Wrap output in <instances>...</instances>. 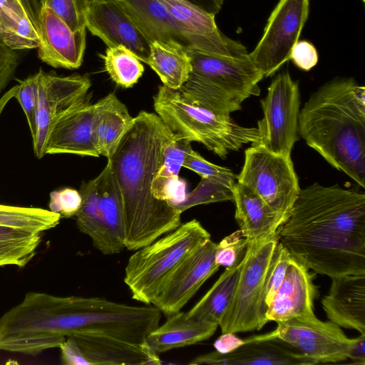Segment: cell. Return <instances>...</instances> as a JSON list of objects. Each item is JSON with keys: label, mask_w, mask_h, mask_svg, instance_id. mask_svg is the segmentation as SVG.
Wrapping results in <instances>:
<instances>
[{"label": "cell", "mask_w": 365, "mask_h": 365, "mask_svg": "<svg viewBox=\"0 0 365 365\" xmlns=\"http://www.w3.org/2000/svg\"><path fill=\"white\" fill-rule=\"evenodd\" d=\"M290 59L299 68L308 71L318 63L319 56L315 46L307 41H298L294 46Z\"/></svg>", "instance_id": "cell-42"}, {"label": "cell", "mask_w": 365, "mask_h": 365, "mask_svg": "<svg viewBox=\"0 0 365 365\" xmlns=\"http://www.w3.org/2000/svg\"><path fill=\"white\" fill-rule=\"evenodd\" d=\"M0 43L14 51L38 48V32L26 11L0 4Z\"/></svg>", "instance_id": "cell-31"}, {"label": "cell", "mask_w": 365, "mask_h": 365, "mask_svg": "<svg viewBox=\"0 0 365 365\" xmlns=\"http://www.w3.org/2000/svg\"><path fill=\"white\" fill-rule=\"evenodd\" d=\"M160 1L168 8L189 48L228 56L248 53L240 42L221 33L215 23V15L185 0Z\"/></svg>", "instance_id": "cell-14"}, {"label": "cell", "mask_w": 365, "mask_h": 365, "mask_svg": "<svg viewBox=\"0 0 365 365\" xmlns=\"http://www.w3.org/2000/svg\"><path fill=\"white\" fill-rule=\"evenodd\" d=\"M29 17L36 29L37 16L41 8L38 0H21Z\"/></svg>", "instance_id": "cell-48"}, {"label": "cell", "mask_w": 365, "mask_h": 365, "mask_svg": "<svg viewBox=\"0 0 365 365\" xmlns=\"http://www.w3.org/2000/svg\"><path fill=\"white\" fill-rule=\"evenodd\" d=\"M59 213L38 207L0 204V225L41 233L59 224Z\"/></svg>", "instance_id": "cell-32"}, {"label": "cell", "mask_w": 365, "mask_h": 365, "mask_svg": "<svg viewBox=\"0 0 365 365\" xmlns=\"http://www.w3.org/2000/svg\"><path fill=\"white\" fill-rule=\"evenodd\" d=\"M191 365H314L307 357L277 338H266L264 334L252 336L231 353L216 351L194 358Z\"/></svg>", "instance_id": "cell-17"}, {"label": "cell", "mask_w": 365, "mask_h": 365, "mask_svg": "<svg viewBox=\"0 0 365 365\" xmlns=\"http://www.w3.org/2000/svg\"><path fill=\"white\" fill-rule=\"evenodd\" d=\"M133 118L113 93L93 104V128L100 155L108 158L114 153Z\"/></svg>", "instance_id": "cell-25"}, {"label": "cell", "mask_w": 365, "mask_h": 365, "mask_svg": "<svg viewBox=\"0 0 365 365\" xmlns=\"http://www.w3.org/2000/svg\"><path fill=\"white\" fill-rule=\"evenodd\" d=\"M277 324L274 330L264 336L282 340L317 364L341 362L348 358L351 339L329 320L321 321L314 314Z\"/></svg>", "instance_id": "cell-11"}, {"label": "cell", "mask_w": 365, "mask_h": 365, "mask_svg": "<svg viewBox=\"0 0 365 365\" xmlns=\"http://www.w3.org/2000/svg\"><path fill=\"white\" fill-rule=\"evenodd\" d=\"M118 1L150 42L159 41L189 48L168 8L160 0Z\"/></svg>", "instance_id": "cell-24"}, {"label": "cell", "mask_w": 365, "mask_h": 365, "mask_svg": "<svg viewBox=\"0 0 365 365\" xmlns=\"http://www.w3.org/2000/svg\"><path fill=\"white\" fill-rule=\"evenodd\" d=\"M191 143L188 139L173 133L165 143L163 163L152 184L153 196L172 206L184 201L187 195L179 173L186 154L192 149Z\"/></svg>", "instance_id": "cell-26"}, {"label": "cell", "mask_w": 365, "mask_h": 365, "mask_svg": "<svg viewBox=\"0 0 365 365\" xmlns=\"http://www.w3.org/2000/svg\"><path fill=\"white\" fill-rule=\"evenodd\" d=\"M16 90L17 85L14 86V87L8 90L4 94H3L0 97V115H1L3 110H4L10 100L14 98Z\"/></svg>", "instance_id": "cell-49"}, {"label": "cell", "mask_w": 365, "mask_h": 365, "mask_svg": "<svg viewBox=\"0 0 365 365\" xmlns=\"http://www.w3.org/2000/svg\"><path fill=\"white\" fill-rule=\"evenodd\" d=\"M14 98L21 105L30 129L32 139L36 135V109L38 103V74L37 73L19 81Z\"/></svg>", "instance_id": "cell-37"}, {"label": "cell", "mask_w": 365, "mask_h": 365, "mask_svg": "<svg viewBox=\"0 0 365 365\" xmlns=\"http://www.w3.org/2000/svg\"><path fill=\"white\" fill-rule=\"evenodd\" d=\"M88 98L62 115L47 138L46 154L100 156L93 128V105Z\"/></svg>", "instance_id": "cell-19"}, {"label": "cell", "mask_w": 365, "mask_h": 365, "mask_svg": "<svg viewBox=\"0 0 365 365\" xmlns=\"http://www.w3.org/2000/svg\"><path fill=\"white\" fill-rule=\"evenodd\" d=\"M182 168L194 171L201 178L217 181L230 188L237 182V175L230 169L210 163L192 148L186 154Z\"/></svg>", "instance_id": "cell-35"}, {"label": "cell", "mask_w": 365, "mask_h": 365, "mask_svg": "<svg viewBox=\"0 0 365 365\" xmlns=\"http://www.w3.org/2000/svg\"><path fill=\"white\" fill-rule=\"evenodd\" d=\"M153 106L173 134L200 143L223 159L230 152L256 144L259 139L257 128L240 125L230 115L216 114L192 103L179 90L163 85L153 97Z\"/></svg>", "instance_id": "cell-5"}, {"label": "cell", "mask_w": 365, "mask_h": 365, "mask_svg": "<svg viewBox=\"0 0 365 365\" xmlns=\"http://www.w3.org/2000/svg\"><path fill=\"white\" fill-rule=\"evenodd\" d=\"M309 0H279L270 14L264 33L249 56L264 78L273 76L290 60L307 21Z\"/></svg>", "instance_id": "cell-10"}, {"label": "cell", "mask_w": 365, "mask_h": 365, "mask_svg": "<svg viewBox=\"0 0 365 365\" xmlns=\"http://www.w3.org/2000/svg\"><path fill=\"white\" fill-rule=\"evenodd\" d=\"M347 359L354 364L365 365V334L351 339Z\"/></svg>", "instance_id": "cell-46"}, {"label": "cell", "mask_w": 365, "mask_h": 365, "mask_svg": "<svg viewBox=\"0 0 365 365\" xmlns=\"http://www.w3.org/2000/svg\"><path fill=\"white\" fill-rule=\"evenodd\" d=\"M217 243L208 240L185 257L173 270L153 300L166 316L180 312L202 285L219 269L215 255Z\"/></svg>", "instance_id": "cell-13"}, {"label": "cell", "mask_w": 365, "mask_h": 365, "mask_svg": "<svg viewBox=\"0 0 365 365\" xmlns=\"http://www.w3.org/2000/svg\"><path fill=\"white\" fill-rule=\"evenodd\" d=\"M263 118L257 123L260 145L268 150L291 156L298 140L299 89L289 71L277 74L260 101ZM253 145V144H252Z\"/></svg>", "instance_id": "cell-9"}, {"label": "cell", "mask_w": 365, "mask_h": 365, "mask_svg": "<svg viewBox=\"0 0 365 365\" xmlns=\"http://www.w3.org/2000/svg\"><path fill=\"white\" fill-rule=\"evenodd\" d=\"M278 242L277 235L247 241L235 294L219 324L222 333L258 331L268 322L267 277Z\"/></svg>", "instance_id": "cell-7"}, {"label": "cell", "mask_w": 365, "mask_h": 365, "mask_svg": "<svg viewBox=\"0 0 365 365\" xmlns=\"http://www.w3.org/2000/svg\"><path fill=\"white\" fill-rule=\"evenodd\" d=\"M82 202L80 192L66 187L50 194L49 208L62 217L76 216Z\"/></svg>", "instance_id": "cell-40"}, {"label": "cell", "mask_w": 365, "mask_h": 365, "mask_svg": "<svg viewBox=\"0 0 365 365\" xmlns=\"http://www.w3.org/2000/svg\"><path fill=\"white\" fill-rule=\"evenodd\" d=\"M81 206L76 215L78 229L88 235L93 245L103 255H113L110 243L99 207L98 180L84 182L80 190Z\"/></svg>", "instance_id": "cell-30"}, {"label": "cell", "mask_w": 365, "mask_h": 365, "mask_svg": "<svg viewBox=\"0 0 365 365\" xmlns=\"http://www.w3.org/2000/svg\"><path fill=\"white\" fill-rule=\"evenodd\" d=\"M102 58L110 78L124 88H131L143 73L144 66L140 59L124 46L108 47Z\"/></svg>", "instance_id": "cell-33"}, {"label": "cell", "mask_w": 365, "mask_h": 365, "mask_svg": "<svg viewBox=\"0 0 365 365\" xmlns=\"http://www.w3.org/2000/svg\"><path fill=\"white\" fill-rule=\"evenodd\" d=\"M36 30L39 38L38 56L54 68L76 69L83 62L86 29L73 31L46 6H41Z\"/></svg>", "instance_id": "cell-15"}, {"label": "cell", "mask_w": 365, "mask_h": 365, "mask_svg": "<svg viewBox=\"0 0 365 365\" xmlns=\"http://www.w3.org/2000/svg\"><path fill=\"white\" fill-rule=\"evenodd\" d=\"M292 258V256L289 251L279 242L267 272L265 290V304L267 309L274 294L284 280Z\"/></svg>", "instance_id": "cell-38"}, {"label": "cell", "mask_w": 365, "mask_h": 365, "mask_svg": "<svg viewBox=\"0 0 365 365\" xmlns=\"http://www.w3.org/2000/svg\"><path fill=\"white\" fill-rule=\"evenodd\" d=\"M172 135L157 114L141 111L107 158L120 193L128 250L145 247L181 225L182 213L152 193Z\"/></svg>", "instance_id": "cell-2"}, {"label": "cell", "mask_w": 365, "mask_h": 365, "mask_svg": "<svg viewBox=\"0 0 365 365\" xmlns=\"http://www.w3.org/2000/svg\"><path fill=\"white\" fill-rule=\"evenodd\" d=\"M322 304L329 321L365 334V273L331 278Z\"/></svg>", "instance_id": "cell-20"}, {"label": "cell", "mask_w": 365, "mask_h": 365, "mask_svg": "<svg viewBox=\"0 0 365 365\" xmlns=\"http://www.w3.org/2000/svg\"><path fill=\"white\" fill-rule=\"evenodd\" d=\"M36 135L33 140L38 158L45 155L48 136L55 122L71 108L88 98L91 83L89 77L79 74L59 76L54 72H38Z\"/></svg>", "instance_id": "cell-12"}, {"label": "cell", "mask_w": 365, "mask_h": 365, "mask_svg": "<svg viewBox=\"0 0 365 365\" xmlns=\"http://www.w3.org/2000/svg\"><path fill=\"white\" fill-rule=\"evenodd\" d=\"M219 326L189 317L178 312L168 316L165 323L146 337L145 342L158 354L197 344L212 336Z\"/></svg>", "instance_id": "cell-23"}, {"label": "cell", "mask_w": 365, "mask_h": 365, "mask_svg": "<svg viewBox=\"0 0 365 365\" xmlns=\"http://www.w3.org/2000/svg\"><path fill=\"white\" fill-rule=\"evenodd\" d=\"M40 5L51 9L73 31L86 29L88 4L86 0H43Z\"/></svg>", "instance_id": "cell-36"}, {"label": "cell", "mask_w": 365, "mask_h": 365, "mask_svg": "<svg viewBox=\"0 0 365 365\" xmlns=\"http://www.w3.org/2000/svg\"><path fill=\"white\" fill-rule=\"evenodd\" d=\"M61 361L66 365H89L76 341L68 337L59 346Z\"/></svg>", "instance_id": "cell-44"}, {"label": "cell", "mask_w": 365, "mask_h": 365, "mask_svg": "<svg viewBox=\"0 0 365 365\" xmlns=\"http://www.w3.org/2000/svg\"><path fill=\"white\" fill-rule=\"evenodd\" d=\"M89 365H158L162 361L145 342L132 343L97 334L71 336Z\"/></svg>", "instance_id": "cell-21"}, {"label": "cell", "mask_w": 365, "mask_h": 365, "mask_svg": "<svg viewBox=\"0 0 365 365\" xmlns=\"http://www.w3.org/2000/svg\"><path fill=\"white\" fill-rule=\"evenodd\" d=\"M96 178L99 207L113 255L117 254L125 248L123 212L119 188L108 162Z\"/></svg>", "instance_id": "cell-28"}, {"label": "cell", "mask_w": 365, "mask_h": 365, "mask_svg": "<svg viewBox=\"0 0 365 365\" xmlns=\"http://www.w3.org/2000/svg\"><path fill=\"white\" fill-rule=\"evenodd\" d=\"M192 71L180 92L192 103L216 114L230 115L242 103L259 96L264 78L249 56H228L186 48Z\"/></svg>", "instance_id": "cell-4"}, {"label": "cell", "mask_w": 365, "mask_h": 365, "mask_svg": "<svg viewBox=\"0 0 365 365\" xmlns=\"http://www.w3.org/2000/svg\"><path fill=\"white\" fill-rule=\"evenodd\" d=\"M206 12L216 15L222 9L224 0H185Z\"/></svg>", "instance_id": "cell-47"}, {"label": "cell", "mask_w": 365, "mask_h": 365, "mask_svg": "<svg viewBox=\"0 0 365 365\" xmlns=\"http://www.w3.org/2000/svg\"><path fill=\"white\" fill-rule=\"evenodd\" d=\"M37 245H0V267L14 265L25 267L35 256Z\"/></svg>", "instance_id": "cell-41"}, {"label": "cell", "mask_w": 365, "mask_h": 365, "mask_svg": "<svg viewBox=\"0 0 365 365\" xmlns=\"http://www.w3.org/2000/svg\"><path fill=\"white\" fill-rule=\"evenodd\" d=\"M315 275L292 257L284 280L268 306V322H279L314 315V301L319 296L318 287L314 282Z\"/></svg>", "instance_id": "cell-18"}, {"label": "cell", "mask_w": 365, "mask_h": 365, "mask_svg": "<svg viewBox=\"0 0 365 365\" xmlns=\"http://www.w3.org/2000/svg\"><path fill=\"white\" fill-rule=\"evenodd\" d=\"M210 237L201 223L193 219L135 250L128 261L124 277L132 298L151 304L179 264Z\"/></svg>", "instance_id": "cell-6"}, {"label": "cell", "mask_w": 365, "mask_h": 365, "mask_svg": "<svg viewBox=\"0 0 365 365\" xmlns=\"http://www.w3.org/2000/svg\"><path fill=\"white\" fill-rule=\"evenodd\" d=\"M41 233L0 225V245H37L41 241Z\"/></svg>", "instance_id": "cell-43"}, {"label": "cell", "mask_w": 365, "mask_h": 365, "mask_svg": "<svg viewBox=\"0 0 365 365\" xmlns=\"http://www.w3.org/2000/svg\"><path fill=\"white\" fill-rule=\"evenodd\" d=\"M42 1H43V0H38V1H39V4H41V2Z\"/></svg>", "instance_id": "cell-51"}, {"label": "cell", "mask_w": 365, "mask_h": 365, "mask_svg": "<svg viewBox=\"0 0 365 365\" xmlns=\"http://www.w3.org/2000/svg\"><path fill=\"white\" fill-rule=\"evenodd\" d=\"M247 240L240 230L223 238L217 244L215 261L219 266L230 267L246 250Z\"/></svg>", "instance_id": "cell-39"}, {"label": "cell", "mask_w": 365, "mask_h": 365, "mask_svg": "<svg viewBox=\"0 0 365 365\" xmlns=\"http://www.w3.org/2000/svg\"><path fill=\"white\" fill-rule=\"evenodd\" d=\"M298 133L329 164L364 187V86L352 78L323 84L299 111Z\"/></svg>", "instance_id": "cell-3"}, {"label": "cell", "mask_w": 365, "mask_h": 365, "mask_svg": "<svg viewBox=\"0 0 365 365\" xmlns=\"http://www.w3.org/2000/svg\"><path fill=\"white\" fill-rule=\"evenodd\" d=\"M277 237L315 273H365V195L318 182L300 189Z\"/></svg>", "instance_id": "cell-1"}, {"label": "cell", "mask_w": 365, "mask_h": 365, "mask_svg": "<svg viewBox=\"0 0 365 365\" xmlns=\"http://www.w3.org/2000/svg\"><path fill=\"white\" fill-rule=\"evenodd\" d=\"M245 252L246 250L235 264L225 268L211 288L187 312L189 317L219 326L235 294Z\"/></svg>", "instance_id": "cell-27"}, {"label": "cell", "mask_w": 365, "mask_h": 365, "mask_svg": "<svg viewBox=\"0 0 365 365\" xmlns=\"http://www.w3.org/2000/svg\"><path fill=\"white\" fill-rule=\"evenodd\" d=\"M147 64L158 74L163 86L174 90L181 88L192 71L186 48L173 43L151 42Z\"/></svg>", "instance_id": "cell-29"}, {"label": "cell", "mask_w": 365, "mask_h": 365, "mask_svg": "<svg viewBox=\"0 0 365 365\" xmlns=\"http://www.w3.org/2000/svg\"><path fill=\"white\" fill-rule=\"evenodd\" d=\"M245 343V339L237 337L235 333H222L215 340L214 347L215 351L226 354L232 352Z\"/></svg>", "instance_id": "cell-45"}, {"label": "cell", "mask_w": 365, "mask_h": 365, "mask_svg": "<svg viewBox=\"0 0 365 365\" xmlns=\"http://www.w3.org/2000/svg\"><path fill=\"white\" fill-rule=\"evenodd\" d=\"M235 205V218L247 241L259 240L277 235L284 218L272 210L257 194L235 182L232 187Z\"/></svg>", "instance_id": "cell-22"}, {"label": "cell", "mask_w": 365, "mask_h": 365, "mask_svg": "<svg viewBox=\"0 0 365 365\" xmlns=\"http://www.w3.org/2000/svg\"><path fill=\"white\" fill-rule=\"evenodd\" d=\"M86 27L108 47L124 46L147 63L151 42L118 1L89 4Z\"/></svg>", "instance_id": "cell-16"}, {"label": "cell", "mask_w": 365, "mask_h": 365, "mask_svg": "<svg viewBox=\"0 0 365 365\" xmlns=\"http://www.w3.org/2000/svg\"><path fill=\"white\" fill-rule=\"evenodd\" d=\"M232 200V188L217 181L202 178L197 186L186 195L184 201L173 207L182 213L195 205Z\"/></svg>", "instance_id": "cell-34"}, {"label": "cell", "mask_w": 365, "mask_h": 365, "mask_svg": "<svg viewBox=\"0 0 365 365\" xmlns=\"http://www.w3.org/2000/svg\"><path fill=\"white\" fill-rule=\"evenodd\" d=\"M237 182L257 194L285 220L300 191L291 156L272 153L257 144L245 150Z\"/></svg>", "instance_id": "cell-8"}, {"label": "cell", "mask_w": 365, "mask_h": 365, "mask_svg": "<svg viewBox=\"0 0 365 365\" xmlns=\"http://www.w3.org/2000/svg\"><path fill=\"white\" fill-rule=\"evenodd\" d=\"M87 1V3L89 4H91V3H95V2H103V1H120V0H86Z\"/></svg>", "instance_id": "cell-50"}]
</instances>
